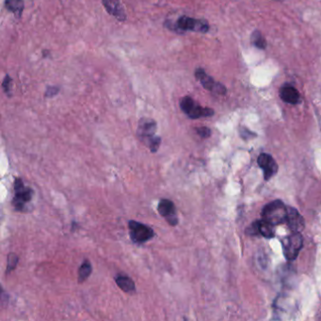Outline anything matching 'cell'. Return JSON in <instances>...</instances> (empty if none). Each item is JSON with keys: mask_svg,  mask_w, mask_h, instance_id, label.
Returning a JSON list of instances; mask_svg holds the SVG:
<instances>
[{"mask_svg": "<svg viewBox=\"0 0 321 321\" xmlns=\"http://www.w3.org/2000/svg\"><path fill=\"white\" fill-rule=\"evenodd\" d=\"M180 108L192 120L202 117H210L214 114V110L212 108L199 106L190 96H185L180 100Z\"/></svg>", "mask_w": 321, "mask_h": 321, "instance_id": "obj_3", "label": "cell"}, {"mask_svg": "<svg viewBox=\"0 0 321 321\" xmlns=\"http://www.w3.org/2000/svg\"><path fill=\"white\" fill-rule=\"evenodd\" d=\"M158 211L161 217H164L170 226H176L178 224L175 205L169 199H161L158 206Z\"/></svg>", "mask_w": 321, "mask_h": 321, "instance_id": "obj_9", "label": "cell"}, {"mask_svg": "<svg viewBox=\"0 0 321 321\" xmlns=\"http://www.w3.org/2000/svg\"><path fill=\"white\" fill-rule=\"evenodd\" d=\"M58 93H59V88L58 87H56V86H48L45 96L47 98H51V97L56 96Z\"/></svg>", "mask_w": 321, "mask_h": 321, "instance_id": "obj_21", "label": "cell"}, {"mask_svg": "<svg viewBox=\"0 0 321 321\" xmlns=\"http://www.w3.org/2000/svg\"><path fill=\"white\" fill-rule=\"evenodd\" d=\"M285 222L293 233H301L305 226V222L302 215L293 208H287V216Z\"/></svg>", "mask_w": 321, "mask_h": 321, "instance_id": "obj_11", "label": "cell"}, {"mask_svg": "<svg viewBox=\"0 0 321 321\" xmlns=\"http://www.w3.org/2000/svg\"><path fill=\"white\" fill-rule=\"evenodd\" d=\"M280 97L283 102L288 104H297L300 101V94L292 86H283L280 90Z\"/></svg>", "mask_w": 321, "mask_h": 321, "instance_id": "obj_13", "label": "cell"}, {"mask_svg": "<svg viewBox=\"0 0 321 321\" xmlns=\"http://www.w3.org/2000/svg\"><path fill=\"white\" fill-rule=\"evenodd\" d=\"M257 225H258V231H259V234L261 236H265L267 238H272L274 235V226L272 223L268 222V220L266 219H262V220H258L257 221Z\"/></svg>", "mask_w": 321, "mask_h": 321, "instance_id": "obj_16", "label": "cell"}, {"mask_svg": "<svg viewBox=\"0 0 321 321\" xmlns=\"http://www.w3.org/2000/svg\"><path fill=\"white\" fill-rule=\"evenodd\" d=\"M257 163L259 167L264 170L265 179H270L278 170V165L273 158L268 154H261L258 157Z\"/></svg>", "mask_w": 321, "mask_h": 321, "instance_id": "obj_10", "label": "cell"}, {"mask_svg": "<svg viewBox=\"0 0 321 321\" xmlns=\"http://www.w3.org/2000/svg\"><path fill=\"white\" fill-rule=\"evenodd\" d=\"M117 285L125 293H134L136 291V285L132 279L126 275L119 274L115 277Z\"/></svg>", "mask_w": 321, "mask_h": 321, "instance_id": "obj_14", "label": "cell"}, {"mask_svg": "<svg viewBox=\"0 0 321 321\" xmlns=\"http://www.w3.org/2000/svg\"><path fill=\"white\" fill-rule=\"evenodd\" d=\"M14 191L15 195L14 198L12 199V206L16 211H23L26 204L31 201L33 196V190L30 188L25 187L22 179L15 178Z\"/></svg>", "mask_w": 321, "mask_h": 321, "instance_id": "obj_5", "label": "cell"}, {"mask_svg": "<svg viewBox=\"0 0 321 321\" xmlns=\"http://www.w3.org/2000/svg\"><path fill=\"white\" fill-rule=\"evenodd\" d=\"M196 132L199 136L203 139H208L211 135V130L207 127V126H202V127H197Z\"/></svg>", "mask_w": 321, "mask_h": 321, "instance_id": "obj_22", "label": "cell"}, {"mask_svg": "<svg viewBox=\"0 0 321 321\" xmlns=\"http://www.w3.org/2000/svg\"><path fill=\"white\" fill-rule=\"evenodd\" d=\"M165 27L174 32L184 33L186 31H196L206 33L209 29V25L205 20L195 19L189 16H180L174 23L167 21L165 22Z\"/></svg>", "mask_w": 321, "mask_h": 321, "instance_id": "obj_1", "label": "cell"}, {"mask_svg": "<svg viewBox=\"0 0 321 321\" xmlns=\"http://www.w3.org/2000/svg\"><path fill=\"white\" fill-rule=\"evenodd\" d=\"M252 43L256 48L260 49H265L267 47V43L265 41L264 37L258 30H256L252 34Z\"/></svg>", "mask_w": 321, "mask_h": 321, "instance_id": "obj_18", "label": "cell"}, {"mask_svg": "<svg viewBox=\"0 0 321 321\" xmlns=\"http://www.w3.org/2000/svg\"><path fill=\"white\" fill-rule=\"evenodd\" d=\"M287 208L282 201L277 200L268 204L262 211V217L273 225H279L286 221Z\"/></svg>", "mask_w": 321, "mask_h": 321, "instance_id": "obj_2", "label": "cell"}, {"mask_svg": "<svg viewBox=\"0 0 321 321\" xmlns=\"http://www.w3.org/2000/svg\"><path fill=\"white\" fill-rule=\"evenodd\" d=\"M6 9L20 18L25 8L24 0H5Z\"/></svg>", "mask_w": 321, "mask_h": 321, "instance_id": "obj_15", "label": "cell"}, {"mask_svg": "<svg viewBox=\"0 0 321 321\" xmlns=\"http://www.w3.org/2000/svg\"><path fill=\"white\" fill-rule=\"evenodd\" d=\"M247 233L251 236H255V235H260L259 231H258V225H257V221L253 223L251 227L247 230Z\"/></svg>", "mask_w": 321, "mask_h": 321, "instance_id": "obj_23", "label": "cell"}, {"mask_svg": "<svg viewBox=\"0 0 321 321\" xmlns=\"http://www.w3.org/2000/svg\"><path fill=\"white\" fill-rule=\"evenodd\" d=\"M195 77L198 79L206 90L213 92L217 95H222L226 94V88L222 84L216 82L211 76H208L203 68L196 69Z\"/></svg>", "mask_w": 321, "mask_h": 321, "instance_id": "obj_8", "label": "cell"}, {"mask_svg": "<svg viewBox=\"0 0 321 321\" xmlns=\"http://www.w3.org/2000/svg\"><path fill=\"white\" fill-rule=\"evenodd\" d=\"M128 228H129V236L133 242L136 244L141 245L143 243H146L155 236V232L151 227L136 220H129Z\"/></svg>", "mask_w": 321, "mask_h": 321, "instance_id": "obj_4", "label": "cell"}, {"mask_svg": "<svg viewBox=\"0 0 321 321\" xmlns=\"http://www.w3.org/2000/svg\"><path fill=\"white\" fill-rule=\"evenodd\" d=\"M11 87H12V79L10 76H5L3 82H2V89L4 90L6 95H10V92H11Z\"/></svg>", "mask_w": 321, "mask_h": 321, "instance_id": "obj_20", "label": "cell"}, {"mask_svg": "<svg viewBox=\"0 0 321 321\" xmlns=\"http://www.w3.org/2000/svg\"><path fill=\"white\" fill-rule=\"evenodd\" d=\"M158 124L151 118H142L139 122L137 135L144 144H148L152 139L156 137Z\"/></svg>", "mask_w": 321, "mask_h": 321, "instance_id": "obj_7", "label": "cell"}, {"mask_svg": "<svg viewBox=\"0 0 321 321\" xmlns=\"http://www.w3.org/2000/svg\"><path fill=\"white\" fill-rule=\"evenodd\" d=\"M106 10L120 22L126 20V13L120 0H102Z\"/></svg>", "mask_w": 321, "mask_h": 321, "instance_id": "obj_12", "label": "cell"}, {"mask_svg": "<svg viewBox=\"0 0 321 321\" xmlns=\"http://www.w3.org/2000/svg\"><path fill=\"white\" fill-rule=\"evenodd\" d=\"M93 271V267L90 261L85 260L78 268V283H82L90 277Z\"/></svg>", "mask_w": 321, "mask_h": 321, "instance_id": "obj_17", "label": "cell"}, {"mask_svg": "<svg viewBox=\"0 0 321 321\" xmlns=\"http://www.w3.org/2000/svg\"><path fill=\"white\" fill-rule=\"evenodd\" d=\"M303 245V238L301 233H293L291 236L283 240V255L289 261L295 260Z\"/></svg>", "mask_w": 321, "mask_h": 321, "instance_id": "obj_6", "label": "cell"}, {"mask_svg": "<svg viewBox=\"0 0 321 321\" xmlns=\"http://www.w3.org/2000/svg\"><path fill=\"white\" fill-rule=\"evenodd\" d=\"M18 261H19L18 255H15L13 253L8 255V264H7V271H6L7 275L15 269L16 266L18 264Z\"/></svg>", "mask_w": 321, "mask_h": 321, "instance_id": "obj_19", "label": "cell"}]
</instances>
